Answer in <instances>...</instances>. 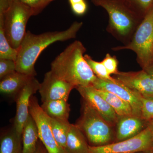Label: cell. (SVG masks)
Returning <instances> with one entry per match:
<instances>
[{"label": "cell", "mask_w": 153, "mask_h": 153, "mask_svg": "<svg viewBox=\"0 0 153 153\" xmlns=\"http://www.w3.org/2000/svg\"><path fill=\"white\" fill-rule=\"evenodd\" d=\"M138 13L143 17L153 7V0H126Z\"/></svg>", "instance_id": "obj_24"}, {"label": "cell", "mask_w": 153, "mask_h": 153, "mask_svg": "<svg viewBox=\"0 0 153 153\" xmlns=\"http://www.w3.org/2000/svg\"><path fill=\"white\" fill-rule=\"evenodd\" d=\"M10 0H0V13H4L8 7Z\"/></svg>", "instance_id": "obj_30"}, {"label": "cell", "mask_w": 153, "mask_h": 153, "mask_svg": "<svg viewBox=\"0 0 153 153\" xmlns=\"http://www.w3.org/2000/svg\"><path fill=\"white\" fill-rule=\"evenodd\" d=\"M95 89L97 92L101 95L114 110L118 116L133 114L130 105L117 96L106 91L96 88Z\"/></svg>", "instance_id": "obj_20"}, {"label": "cell", "mask_w": 153, "mask_h": 153, "mask_svg": "<svg viewBox=\"0 0 153 153\" xmlns=\"http://www.w3.org/2000/svg\"><path fill=\"white\" fill-rule=\"evenodd\" d=\"M33 77L15 71L1 79V93L16 99L23 88Z\"/></svg>", "instance_id": "obj_15"}, {"label": "cell", "mask_w": 153, "mask_h": 153, "mask_svg": "<svg viewBox=\"0 0 153 153\" xmlns=\"http://www.w3.org/2000/svg\"><path fill=\"white\" fill-rule=\"evenodd\" d=\"M113 51L130 49L137 55V62L143 69L153 63V7L145 15L142 22L127 45L113 47Z\"/></svg>", "instance_id": "obj_5"}, {"label": "cell", "mask_w": 153, "mask_h": 153, "mask_svg": "<svg viewBox=\"0 0 153 153\" xmlns=\"http://www.w3.org/2000/svg\"><path fill=\"white\" fill-rule=\"evenodd\" d=\"M153 149V138L147 128L137 135L101 146H89L90 153H135Z\"/></svg>", "instance_id": "obj_7"}, {"label": "cell", "mask_w": 153, "mask_h": 153, "mask_svg": "<svg viewBox=\"0 0 153 153\" xmlns=\"http://www.w3.org/2000/svg\"><path fill=\"white\" fill-rule=\"evenodd\" d=\"M40 84L35 76H33L23 88L16 98V111L13 127L21 135H22L24 126L30 114V100L33 95L39 90Z\"/></svg>", "instance_id": "obj_11"}, {"label": "cell", "mask_w": 153, "mask_h": 153, "mask_svg": "<svg viewBox=\"0 0 153 153\" xmlns=\"http://www.w3.org/2000/svg\"><path fill=\"white\" fill-rule=\"evenodd\" d=\"M82 22H74L67 30L49 32L36 35L28 31L26 33L18 50L16 70L29 76L37 75L35 65L41 52L49 45L57 41H64L76 38L82 27Z\"/></svg>", "instance_id": "obj_1"}, {"label": "cell", "mask_w": 153, "mask_h": 153, "mask_svg": "<svg viewBox=\"0 0 153 153\" xmlns=\"http://www.w3.org/2000/svg\"><path fill=\"white\" fill-rule=\"evenodd\" d=\"M86 51L81 41H74L52 61L51 71L75 88L92 86L97 77L85 60Z\"/></svg>", "instance_id": "obj_2"}, {"label": "cell", "mask_w": 153, "mask_h": 153, "mask_svg": "<svg viewBox=\"0 0 153 153\" xmlns=\"http://www.w3.org/2000/svg\"><path fill=\"white\" fill-rule=\"evenodd\" d=\"M54 0H44V4H43V8L46 7L48 4Z\"/></svg>", "instance_id": "obj_35"}, {"label": "cell", "mask_w": 153, "mask_h": 153, "mask_svg": "<svg viewBox=\"0 0 153 153\" xmlns=\"http://www.w3.org/2000/svg\"><path fill=\"white\" fill-rule=\"evenodd\" d=\"M95 88L106 91L117 96L131 107L134 115L141 116L142 97L139 94L116 80L115 82L97 78L92 85Z\"/></svg>", "instance_id": "obj_12"}, {"label": "cell", "mask_w": 153, "mask_h": 153, "mask_svg": "<svg viewBox=\"0 0 153 153\" xmlns=\"http://www.w3.org/2000/svg\"><path fill=\"white\" fill-rule=\"evenodd\" d=\"M145 71L150 75L152 78L153 79V64H152L150 66H148L146 68L144 69Z\"/></svg>", "instance_id": "obj_32"}, {"label": "cell", "mask_w": 153, "mask_h": 153, "mask_svg": "<svg viewBox=\"0 0 153 153\" xmlns=\"http://www.w3.org/2000/svg\"><path fill=\"white\" fill-rule=\"evenodd\" d=\"M72 12L74 14L78 16H83L87 12L88 5L85 1L71 5Z\"/></svg>", "instance_id": "obj_29"}, {"label": "cell", "mask_w": 153, "mask_h": 153, "mask_svg": "<svg viewBox=\"0 0 153 153\" xmlns=\"http://www.w3.org/2000/svg\"><path fill=\"white\" fill-rule=\"evenodd\" d=\"M50 126L56 142L65 151L66 140L71 124L49 117Z\"/></svg>", "instance_id": "obj_21"}, {"label": "cell", "mask_w": 153, "mask_h": 153, "mask_svg": "<svg viewBox=\"0 0 153 153\" xmlns=\"http://www.w3.org/2000/svg\"><path fill=\"white\" fill-rule=\"evenodd\" d=\"M102 62L110 75H114L119 71L118 69V60L115 56H112L109 53H107Z\"/></svg>", "instance_id": "obj_27"}, {"label": "cell", "mask_w": 153, "mask_h": 153, "mask_svg": "<svg viewBox=\"0 0 153 153\" xmlns=\"http://www.w3.org/2000/svg\"><path fill=\"white\" fill-rule=\"evenodd\" d=\"M22 135L14 128L1 135L0 153H23Z\"/></svg>", "instance_id": "obj_19"}, {"label": "cell", "mask_w": 153, "mask_h": 153, "mask_svg": "<svg viewBox=\"0 0 153 153\" xmlns=\"http://www.w3.org/2000/svg\"><path fill=\"white\" fill-rule=\"evenodd\" d=\"M16 71V61L9 59H0L1 79Z\"/></svg>", "instance_id": "obj_26"}, {"label": "cell", "mask_w": 153, "mask_h": 153, "mask_svg": "<svg viewBox=\"0 0 153 153\" xmlns=\"http://www.w3.org/2000/svg\"><path fill=\"white\" fill-rule=\"evenodd\" d=\"M84 57L94 73L97 78L102 80L115 82V79L111 76L102 61L97 62L95 61L88 55H84Z\"/></svg>", "instance_id": "obj_23"}, {"label": "cell", "mask_w": 153, "mask_h": 153, "mask_svg": "<svg viewBox=\"0 0 153 153\" xmlns=\"http://www.w3.org/2000/svg\"><path fill=\"white\" fill-rule=\"evenodd\" d=\"M34 153H49L47 152L44 145L40 140L38 141V145L36 151Z\"/></svg>", "instance_id": "obj_31"}, {"label": "cell", "mask_w": 153, "mask_h": 153, "mask_svg": "<svg viewBox=\"0 0 153 153\" xmlns=\"http://www.w3.org/2000/svg\"><path fill=\"white\" fill-rule=\"evenodd\" d=\"M25 5L33 9L35 12V16L39 13L43 8L44 0H16Z\"/></svg>", "instance_id": "obj_28"}, {"label": "cell", "mask_w": 153, "mask_h": 153, "mask_svg": "<svg viewBox=\"0 0 153 153\" xmlns=\"http://www.w3.org/2000/svg\"><path fill=\"white\" fill-rule=\"evenodd\" d=\"M89 146L85 136L75 124L71 125L66 140V153H90Z\"/></svg>", "instance_id": "obj_16"}, {"label": "cell", "mask_w": 153, "mask_h": 153, "mask_svg": "<svg viewBox=\"0 0 153 153\" xmlns=\"http://www.w3.org/2000/svg\"><path fill=\"white\" fill-rule=\"evenodd\" d=\"M39 140L38 128L35 120L30 114L22 134L23 153H34Z\"/></svg>", "instance_id": "obj_17"}, {"label": "cell", "mask_w": 153, "mask_h": 153, "mask_svg": "<svg viewBox=\"0 0 153 153\" xmlns=\"http://www.w3.org/2000/svg\"><path fill=\"white\" fill-rule=\"evenodd\" d=\"M147 127L150 131L153 138V119L148 121Z\"/></svg>", "instance_id": "obj_33"}, {"label": "cell", "mask_w": 153, "mask_h": 153, "mask_svg": "<svg viewBox=\"0 0 153 153\" xmlns=\"http://www.w3.org/2000/svg\"><path fill=\"white\" fill-rule=\"evenodd\" d=\"M96 6L106 10L109 16L106 31L118 41L127 45L144 17L126 0H91Z\"/></svg>", "instance_id": "obj_3"}, {"label": "cell", "mask_w": 153, "mask_h": 153, "mask_svg": "<svg viewBox=\"0 0 153 153\" xmlns=\"http://www.w3.org/2000/svg\"><path fill=\"white\" fill-rule=\"evenodd\" d=\"M29 111L37 125L39 140L48 153H66L58 144L53 136L49 117L39 105L37 97L33 96L30 100Z\"/></svg>", "instance_id": "obj_8"}, {"label": "cell", "mask_w": 153, "mask_h": 153, "mask_svg": "<svg viewBox=\"0 0 153 153\" xmlns=\"http://www.w3.org/2000/svg\"><path fill=\"white\" fill-rule=\"evenodd\" d=\"M75 125L82 131L91 146H101L114 143V127L83 100L81 115Z\"/></svg>", "instance_id": "obj_4"}, {"label": "cell", "mask_w": 153, "mask_h": 153, "mask_svg": "<svg viewBox=\"0 0 153 153\" xmlns=\"http://www.w3.org/2000/svg\"><path fill=\"white\" fill-rule=\"evenodd\" d=\"M33 16V9L16 0H10L5 12L0 14L5 34L13 48L19 49L27 33L28 20Z\"/></svg>", "instance_id": "obj_6"}, {"label": "cell", "mask_w": 153, "mask_h": 153, "mask_svg": "<svg viewBox=\"0 0 153 153\" xmlns=\"http://www.w3.org/2000/svg\"><path fill=\"white\" fill-rule=\"evenodd\" d=\"M135 153H153V149L151 150L143 151V152H138Z\"/></svg>", "instance_id": "obj_36"}, {"label": "cell", "mask_w": 153, "mask_h": 153, "mask_svg": "<svg viewBox=\"0 0 153 153\" xmlns=\"http://www.w3.org/2000/svg\"><path fill=\"white\" fill-rule=\"evenodd\" d=\"M148 121L133 114L118 116L114 126L115 142L133 137L147 128Z\"/></svg>", "instance_id": "obj_13"}, {"label": "cell", "mask_w": 153, "mask_h": 153, "mask_svg": "<svg viewBox=\"0 0 153 153\" xmlns=\"http://www.w3.org/2000/svg\"><path fill=\"white\" fill-rule=\"evenodd\" d=\"M112 77L143 97L153 98V79L145 70L119 71Z\"/></svg>", "instance_id": "obj_9"}, {"label": "cell", "mask_w": 153, "mask_h": 153, "mask_svg": "<svg viewBox=\"0 0 153 153\" xmlns=\"http://www.w3.org/2000/svg\"></svg>", "instance_id": "obj_37"}, {"label": "cell", "mask_w": 153, "mask_h": 153, "mask_svg": "<svg viewBox=\"0 0 153 153\" xmlns=\"http://www.w3.org/2000/svg\"><path fill=\"white\" fill-rule=\"evenodd\" d=\"M76 90L81 96L82 100L87 102L108 123L114 127L118 115L109 105L92 86H79Z\"/></svg>", "instance_id": "obj_14"}, {"label": "cell", "mask_w": 153, "mask_h": 153, "mask_svg": "<svg viewBox=\"0 0 153 153\" xmlns=\"http://www.w3.org/2000/svg\"><path fill=\"white\" fill-rule=\"evenodd\" d=\"M85 1V0H68L70 5H71L73 4H76V3L80 2H82V1Z\"/></svg>", "instance_id": "obj_34"}, {"label": "cell", "mask_w": 153, "mask_h": 153, "mask_svg": "<svg viewBox=\"0 0 153 153\" xmlns=\"http://www.w3.org/2000/svg\"><path fill=\"white\" fill-rule=\"evenodd\" d=\"M141 116L145 120L153 119V98L142 97Z\"/></svg>", "instance_id": "obj_25"}, {"label": "cell", "mask_w": 153, "mask_h": 153, "mask_svg": "<svg viewBox=\"0 0 153 153\" xmlns=\"http://www.w3.org/2000/svg\"><path fill=\"white\" fill-rule=\"evenodd\" d=\"M41 106L49 117L57 120L68 121L70 105L66 100H49L43 102Z\"/></svg>", "instance_id": "obj_18"}, {"label": "cell", "mask_w": 153, "mask_h": 153, "mask_svg": "<svg viewBox=\"0 0 153 153\" xmlns=\"http://www.w3.org/2000/svg\"><path fill=\"white\" fill-rule=\"evenodd\" d=\"M18 53V49L13 48L9 43L4 31L2 19L0 18V59L16 61Z\"/></svg>", "instance_id": "obj_22"}, {"label": "cell", "mask_w": 153, "mask_h": 153, "mask_svg": "<svg viewBox=\"0 0 153 153\" xmlns=\"http://www.w3.org/2000/svg\"><path fill=\"white\" fill-rule=\"evenodd\" d=\"M74 88V85L61 79L50 70L45 74L38 91L42 102L57 100L67 101Z\"/></svg>", "instance_id": "obj_10"}]
</instances>
